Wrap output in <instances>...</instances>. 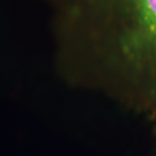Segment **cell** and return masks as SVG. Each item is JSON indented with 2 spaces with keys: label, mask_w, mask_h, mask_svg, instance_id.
<instances>
[{
  "label": "cell",
  "mask_w": 156,
  "mask_h": 156,
  "mask_svg": "<svg viewBox=\"0 0 156 156\" xmlns=\"http://www.w3.org/2000/svg\"><path fill=\"white\" fill-rule=\"evenodd\" d=\"M65 44L84 66L156 75V0H59Z\"/></svg>",
  "instance_id": "1"
}]
</instances>
